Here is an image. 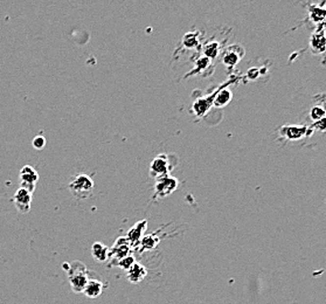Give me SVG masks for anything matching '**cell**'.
Listing matches in <instances>:
<instances>
[{
	"mask_svg": "<svg viewBox=\"0 0 326 304\" xmlns=\"http://www.w3.org/2000/svg\"><path fill=\"white\" fill-rule=\"evenodd\" d=\"M69 282H71L72 289L75 293H83L85 285L89 281V272L85 266L80 261H74L69 263V268L67 270Z\"/></svg>",
	"mask_w": 326,
	"mask_h": 304,
	"instance_id": "1",
	"label": "cell"
},
{
	"mask_svg": "<svg viewBox=\"0 0 326 304\" xmlns=\"http://www.w3.org/2000/svg\"><path fill=\"white\" fill-rule=\"evenodd\" d=\"M176 157L167 153H160L153 158L150 164V176L152 178L158 179L169 176L175 167Z\"/></svg>",
	"mask_w": 326,
	"mask_h": 304,
	"instance_id": "2",
	"label": "cell"
},
{
	"mask_svg": "<svg viewBox=\"0 0 326 304\" xmlns=\"http://www.w3.org/2000/svg\"><path fill=\"white\" fill-rule=\"evenodd\" d=\"M69 190L77 199H85V198L93 194L94 181L89 176L78 175L73 178L71 184H69Z\"/></svg>",
	"mask_w": 326,
	"mask_h": 304,
	"instance_id": "3",
	"label": "cell"
},
{
	"mask_svg": "<svg viewBox=\"0 0 326 304\" xmlns=\"http://www.w3.org/2000/svg\"><path fill=\"white\" fill-rule=\"evenodd\" d=\"M179 181L176 178L172 177V176H165L156 179L153 188V200L163 199V198L169 197L178 188Z\"/></svg>",
	"mask_w": 326,
	"mask_h": 304,
	"instance_id": "4",
	"label": "cell"
},
{
	"mask_svg": "<svg viewBox=\"0 0 326 304\" xmlns=\"http://www.w3.org/2000/svg\"><path fill=\"white\" fill-rule=\"evenodd\" d=\"M39 180V173L34 167L26 165L20 171V187L25 188L28 192L33 193L35 190V184Z\"/></svg>",
	"mask_w": 326,
	"mask_h": 304,
	"instance_id": "5",
	"label": "cell"
},
{
	"mask_svg": "<svg viewBox=\"0 0 326 304\" xmlns=\"http://www.w3.org/2000/svg\"><path fill=\"white\" fill-rule=\"evenodd\" d=\"M309 131H312V129L306 126H283L279 129V135L286 141H298L309 135Z\"/></svg>",
	"mask_w": 326,
	"mask_h": 304,
	"instance_id": "6",
	"label": "cell"
},
{
	"mask_svg": "<svg viewBox=\"0 0 326 304\" xmlns=\"http://www.w3.org/2000/svg\"><path fill=\"white\" fill-rule=\"evenodd\" d=\"M32 199H33V193L28 192L25 188H19L13 197V203L15 208L18 209L23 214L29 212L30 205H32Z\"/></svg>",
	"mask_w": 326,
	"mask_h": 304,
	"instance_id": "7",
	"label": "cell"
},
{
	"mask_svg": "<svg viewBox=\"0 0 326 304\" xmlns=\"http://www.w3.org/2000/svg\"><path fill=\"white\" fill-rule=\"evenodd\" d=\"M130 248H131V245L126 240L125 236L117 239L116 240L114 247L110 249V252H109V258H110L111 261H116V262H118V261L122 260V258L129 256Z\"/></svg>",
	"mask_w": 326,
	"mask_h": 304,
	"instance_id": "8",
	"label": "cell"
},
{
	"mask_svg": "<svg viewBox=\"0 0 326 304\" xmlns=\"http://www.w3.org/2000/svg\"><path fill=\"white\" fill-rule=\"evenodd\" d=\"M224 84L225 83H222V86H224ZM220 88H219L218 90H215L214 93H212L211 95L205 96V97H200V99H198V100H196V101H194L193 105H192V110L194 111V114H196L198 117L205 116L207 112H208L209 109L212 108L213 102H214L216 94H218V91L220 90Z\"/></svg>",
	"mask_w": 326,
	"mask_h": 304,
	"instance_id": "9",
	"label": "cell"
},
{
	"mask_svg": "<svg viewBox=\"0 0 326 304\" xmlns=\"http://www.w3.org/2000/svg\"><path fill=\"white\" fill-rule=\"evenodd\" d=\"M146 227H148V221L142 220L138 221V223L127 232L125 238L131 246L136 245V243H141V240L144 238Z\"/></svg>",
	"mask_w": 326,
	"mask_h": 304,
	"instance_id": "10",
	"label": "cell"
},
{
	"mask_svg": "<svg viewBox=\"0 0 326 304\" xmlns=\"http://www.w3.org/2000/svg\"><path fill=\"white\" fill-rule=\"evenodd\" d=\"M310 48L312 53L323 54L326 51V33L322 30H316L310 38Z\"/></svg>",
	"mask_w": 326,
	"mask_h": 304,
	"instance_id": "11",
	"label": "cell"
},
{
	"mask_svg": "<svg viewBox=\"0 0 326 304\" xmlns=\"http://www.w3.org/2000/svg\"><path fill=\"white\" fill-rule=\"evenodd\" d=\"M234 80H228L227 82H225V84L220 88V90L218 91V94H216L215 99H214V102H213V106H215V108H224V106H226L228 103L231 101V99H233V94H231V91L226 88V86L228 83H231Z\"/></svg>",
	"mask_w": 326,
	"mask_h": 304,
	"instance_id": "12",
	"label": "cell"
},
{
	"mask_svg": "<svg viewBox=\"0 0 326 304\" xmlns=\"http://www.w3.org/2000/svg\"><path fill=\"white\" fill-rule=\"evenodd\" d=\"M146 274V268L144 266H142L141 263H135L130 269L126 270V278L131 283H139L143 279H145Z\"/></svg>",
	"mask_w": 326,
	"mask_h": 304,
	"instance_id": "13",
	"label": "cell"
},
{
	"mask_svg": "<svg viewBox=\"0 0 326 304\" xmlns=\"http://www.w3.org/2000/svg\"><path fill=\"white\" fill-rule=\"evenodd\" d=\"M102 290H103L102 281H100L99 279H91L89 275V281H88V283L85 285V289L83 291L85 296L89 297V299H96V297H99L100 295L102 294Z\"/></svg>",
	"mask_w": 326,
	"mask_h": 304,
	"instance_id": "14",
	"label": "cell"
},
{
	"mask_svg": "<svg viewBox=\"0 0 326 304\" xmlns=\"http://www.w3.org/2000/svg\"><path fill=\"white\" fill-rule=\"evenodd\" d=\"M109 252L110 248L108 246L103 245L102 242H95L91 247V254H93L94 258L99 262H105L109 258Z\"/></svg>",
	"mask_w": 326,
	"mask_h": 304,
	"instance_id": "15",
	"label": "cell"
},
{
	"mask_svg": "<svg viewBox=\"0 0 326 304\" xmlns=\"http://www.w3.org/2000/svg\"><path fill=\"white\" fill-rule=\"evenodd\" d=\"M309 18L312 23L321 24L326 19V8L324 6L311 5L309 7Z\"/></svg>",
	"mask_w": 326,
	"mask_h": 304,
	"instance_id": "16",
	"label": "cell"
},
{
	"mask_svg": "<svg viewBox=\"0 0 326 304\" xmlns=\"http://www.w3.org/2000/svg\"><path fill=\"white\" fill-rule=\"evenodd\" d=\"M219 54H220V45H219V42H208L203 47V56L207 57L209 61L215 60L219 56Z\"/></svg>",
	"mask_w": 326,
	"mask_h": 304,
	"instance_id": "17",
	"label": "cell"
},
{
	"mask_svg": "<svg viewBox=\"0 0 326 304\" xmlns=\"http://www.w3.org/2000/svg\"><path fill=\"white\" fill-rule=\"evenodd\" d=\"M199 33L198 32H190L186 33L182 38V45L185 46L186 48L188 50H192V48H196L198 45H199Z\"/></svg>",
	"mask_w": 326,
	"mask_h": 304,
	"instance_id": "18",
	"label": "cell"
},
{
	"mask_svg": "<svg viewBox=\"0 0 326 304\" xmlns=\"http://www.w3.org/2000/svg\"><path fill=\"white\" fill-rule=\"evenodd\" d=\"M240 60H241V56L233 51H226L224 55V59H222L225 65H226L227 67H230V68H233L234 66H236L237 63H239Z\"/></svg>",
	"mask_w": 326,
	"mask_h": 304,
	"instance_id": "19",
	"label": "cell"
},
{
	"mask_svg": "<svg viewBox=\"0 0 326 304\" xmlns=\"http://www.w3.org/2000/svg\"><path fill=\"white\" fill-rule=\"evenodd\" d=\"M141 243L143 246V248L146 249H152L154 248L159 243V238L156 233H152L150 235H144V238L141 240Z\"/></svg>",
	"mask_w": 326,
	"mask_h": 304,
	"instance_id": "20",
	"label": "cell"
},
{
	"mask_svg": "<svg viewBox=\"0 0 326 304\" xmlns=\"http://www.w3.org/2000/svg\"><path fill=\"white\" fill-rule=\"evenodd\" d=\"M310 117H311V120L316 123V122L326 117V110L321 105H315L311 110H310Z\"/></svg>",
	"mask_w": 326,
	"mask_h": 304,
	"instance_id": "21",
	"label": "cell"
},
{
	"mask_svg": "<svg viewBox=\"0 0 326 304\" xmlns=\"http://www.w3.org/2000/svg\"><path fill=\"white\" fill-rule=\"evenodd\" d=\"M135 263H136L135 257H133L132 255H129V256L122 258V260L118 261V262H117V266L120 267V268H122V269L127 270V269H130L131 267H132Z\"/></svg>",
	"mask_w": 326,
	"mask_h": 304,
	"instance_id": "22",
	"label": "cell"
},
{
	"mask_svg": "<svg viewBox=\"0 0 326 304\" xmlns=\"http://www.w3.org/2000/svg\"><path fill=\"white\" fill-rule=\"evenodd\" d=\"M209 62H211V61H209L208 59H207V57L205 56H201L199 60H197V62H196V66H197V68H196V71L194 72H192L194 74V73H199L201 71H203V69H206L207 67L209 66ZM192 73H190V74L188 75H191Z\"/></svg>",
	"mask_w": 326,
	"mask_h": 304,
	"instance_id": "23",
	"label": "cell"
},
{
	"mask_svg": "<svg viewBox=\"0 0 326 304\" xmlns=\"http://www.w3.org/2000/svg\"><path fill=\"white\" fill-rule=\"evenodd\" d=\"M33 147H34L36 150H41L46 147V138L44 136H36L34 139H33Z\"/></svg>",
	"mask_w": 326,
	"mask_h": 304,
	"instance_id": "24",
	"label": "cell"
},
{
	"mask_svg": "<svg viewBox=\"0 0 326 304\" xmlns=\"http://www.w3.org/2000/svg\"><path fill=\"white\" fill-rule=\"evenodd\" d=\"M313 127L321 130V131H324V130H326V117H324L321 121L316 122V123L313 124Z\"/></svg>",
	"mask_w": 326,
	"mask_h": 304,
	"instance_id": "25",
	"label": "cell"
}]
</instances>
